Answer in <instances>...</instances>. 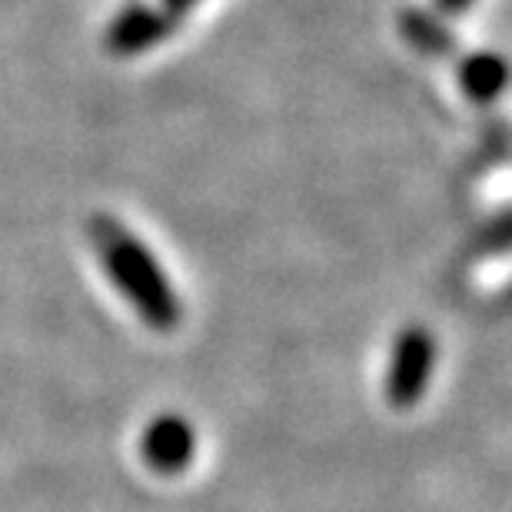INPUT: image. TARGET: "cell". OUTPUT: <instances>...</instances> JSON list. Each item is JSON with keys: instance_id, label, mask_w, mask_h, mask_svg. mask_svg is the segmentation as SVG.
<instances>
[{"instance_id": "cell-6", "label": "cell", "mask_w": 512, "mask_h": 512, "mask_svg": "<svg viewBox=\"0 0 512 512\" xmlns=\"http://www.w3.org/2000/svg\"><path fill=\"white\" fill-rule=\"evenodd\" d=\"M399 27H403V37L423 54H449L456 50V40L449 37V30L443 27L439 14H426V10H403L399 17Z\"/></svg>"}, {"instance_id": "cell-1", "label": "cell", "mask_w": 512, "mask_h": 512, "mask_svg": "<svg viewBox=\"0 0 512 512\" xmlns=\"http://www.w3.org/2000/svg\"><path fill=\"white\" fill-rule=\"evenodd\" d=\"M90 240H94V250L110 283L124 293V300L137 310L140 320L157 333L177 330L183 320L180 296L147 243L110 213L90 217Z\"/></svg>"}, {"instance_id": "cell-2", "label": "cell", "mask_w": 512, "mask_h": 512, "mask_svg": "<svg viewBox=\"0 0 512 512\" xmlns=\"http://www.w3.org/2000/svg\"><path fill=\"white\" fill-rule=\"evenodd\" d=\"M436 370V340L426 326H406L393 340L386 366V399L389 406L409 409L426 396Z\"/></svg>"}, {"instance_id": "cell-5", "label": "cell", "mask_w": 512, "mask_h": 512, "mask_svg": "<svg viewBox=\"0 0 512 512\" xmlns=\"http://www.w3.org/2000/svg\"><path fill=\"white\" fill-rule=\"evenodd\" d=\"M509 60L496 50H473L459 60V87L473 104H493L509 87Z\"/></svg>"}, {"instance_id": "cell-4", "label": "cell", "mask_w": 512, "mask_h": 512, "mask_svg": "<svg viewBox=\"0 0 512 512\" xmlns=\"http://www.w3.org/2000/svg\"><path fill=\"white\" fill-rule=\"evenodd\" d=\"M173 30V20L163 14L160 7L150 4H130L124 14H120L114 24H110L107 44L114 54H140L153 44H160Z\"/></svg>"}, {"instance_id": "cell-7", "label": "cell", "mask_w": 512, "mask_h": 512, "mask_svg": "<svg viewBox=\"0 0 512 512\" xmlns=\"http://www.w3.org/2000/svg\"><path fill=\"white\" fill-rule=\"evenodd\" d=\"M433 4H436L439 17H459V14H466V10L476 4V0H433Z\"/></svg>"}, {"instance_id": "cell-3", "label": "cell", "mask_w": 512, "mask_h": 512, "mask_svg": "<svg viewBox=\"0 0 512 512\" xmlns=\"http://www.w3.org/2000/svg\"><path fill=\"white\" fill-rule=\"evenodd\" d=\"M140 453L153 473L160 476H177L193 463L197 453V433H193L190 419H183L177 413H163L157 419H150V426L143 429L140 439Z\"/></svg>"}, {"instance_id": "cell-8", "label": "cell", "mask_w": 512, "mask_h": 512, "mask_svg": "<svg viewBox=\"0 0 512 512\" xmlns=\"http://www.w3.org/2000/svg\"><path fill=\"white\" fill-rule=\"evenodd\" d=\"M193 4H197V0H160V10L173 20V24H177L180 17H187V14H190Z\"/></svg>"}]
</instances>
